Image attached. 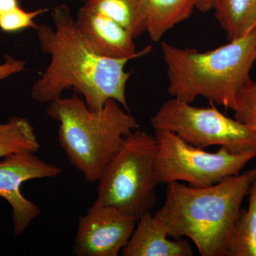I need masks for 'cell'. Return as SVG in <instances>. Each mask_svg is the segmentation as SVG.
I'll return each mask as SVG.
<instances>
[{
  "mask_svg": "<svg viewBox=\"0 0 256 256\" xmlns=\"http://www.w3.org/2000/svg\"><path fill=\"white\" fill-rule=\"evenodd\" d=\"M256 176V166L207 188L166 184L164 204L154 214L170 238L186 237L202 256H225L236 222Z\"/></svg>",
  "mask_w": 256,
  "mask_h": 256,
  "instance_id": "cell-2",
  "label": "cell"
},
{
  "mask_svg": "<svg viewBox=\"0 0 256 256\" xmlns=\"http://www.w3.org/2000/svg\"><path fill=\"white\" fill-rule=\"evenodd\" d=\"M214 10L228 42L242 38L256 28V0H217Z\"/></svg>",
  "mask_w": 256,
  "mask_h": 256,
  "instance_id": "cell-13",
  "label": "cell"
},
{
  "mask_svg": "<svg viewBox=\"0 0 256 256\" xmlns=\"http://www.w3.org/2000/svg\"><path fill=\"white\" fill-rule=\"evenodd\" d=\"M52 16L53 26L42 24L35 30L40 48L50 60L32 86L34 100L50 104L73 88L92 110H100L109 100L128 110L126 87L130 73L124 68L130 60L102 56L90 50L66 5L57 6Z\"/></svg>",
  "mask_w": 256,
  "mask_h": 256,
  "instance_id": "cell-1",
  "label": "cell"
},
{
  "mask_svg": "<svg viewBox=\"0 0 256 256\" xmlns=\"http://www.w3.org/2000/svg\"><path fill=\"white\" fill-rule=\"evenodd\" d=\"M85 5L110 18L134 38L146 32V18L140 0H87Z\"/></svg>",
  "mask_w": 256,
  "mask_h": 256,
  "instance_id": "cell-14",
  "label": "cell"
},
{
  "mask_svg": "<svg viewBox=\"0 0 256 256\" xmlns=\"http://www.w3.org/2000/svg\"><path fill=\"white\" fill-rule=\"evenodd\" d=\"M154 136L158 144L154 162L158 184L185 182L194 188H207L240 174L256 158L252 152H232L224 146L216 152H208L170 131L154 130Z\"/></svg>",
  "mask_w": 256,
  "mask_h": 256,
  "instance_id": "cell-6",
  "label": "cell"
},
{
  "mask_svg": "<svg viewBox=\"0 0 256 256\" xmlns=\"http://www.w3.org/2000/svg\"><path fill=\"white\" fill-rule=\"evenodd\" d=\"M197 108L178 98L166 101L150 122L154 130L176 133L192 146H220L232 152L256 154V131L222 114L214 105Z\"/></svg>",
  "mask_w": 256,
  "mask_h": 256,
  "instance_id": "cell-7",
  "label": "cell"
},
{
  "mask_svg": "<svg viewBox=\"0 0 256 256\" xmlns=\"http://www.w3.org/2000/svg\"><path fill=\"white\" fill-rule=\"evenodd\" d=\"M24 62L6 56L4 63L0 64V82L12 75L20 73L25 69Z\"/></svg>",
  "mask_w": 256,
  "mask_h": 256,
  "instance_id": "cell-19",
  "label": "cell"
},
{
  "mask_svg": "<svg viewBox=\"0 0 256 256\" xmlns=\"http://www.w3.org/2000/svg\"><path fill=\"white\" fill-rule=\"evenodd\" d=\"M234 118L256 131V82L250 79L238 92Z\"/></svg>",
  "mask_w": 256,
  "mask_h": 256,
  "instance_id": "cell-17",
  "label": "cell"
},
{
  "mask_svg": "<svg viewBox=\"0 0 256 256\" xmlns=\"http://www.w3.org/2000/svg\"><path fill=\"white\" fill-rule=\"evenodd\" d=\"M156 136L136 129L124 138L98 180L97 201L136 220L151 212L156 202Z\"/></svg>",
  "mask_w": 256,
  "mask_h": 256,
  "instance_id": "cell-5",
  "label": "cell"
},
{
  "mask_svg": "<svg viewBox=\"0 0 256 256\" xmlns=\"http://www.w3.org/2000/svg\"><path fill=\"white\" fill-rule=\"evenodd\" d=\"M164 226L151 212L141 216L121 252L122 256H192L191 244L184 239L170 238Z\"/></svg>",
  "mask_w": 256,
  "mask_h": 256,
  "instance_id": "cell-11",
  "label": "cell"
},
{
  "mask_svg": "<svg viewBox=\"0 0 256 256\" xmlns=\"http://www.w3.org/2000/svg\"><path fill=\"white\" fill-rule=\"evenodd\" d=\"M137 220L96 200L78 218L72 252L77 256H118L129 242Z\"/></svg>",
  "mask_w": 256,
  "mask_h": 256,
  "instance_id": "cell-8",
  "label": "cell"
},
{
  "mask_svg": "<svg viewBox=\"0 0 256 256\" xmlns=\"http://www.w3.org/2000/svg\"><path fill=\"white\" fill-rule=\"evenodd\" d=\"M20 6L18 0H0V15Z\"/></svg>",
  "mask_w": 256,
  "mask_h": 256,
  "instance_id": "cell-20",
  "label": "cell"
},
{
  "mask_svg": "<svg viewBox=\"0 0 256 256\" xmlns=\"http://www.w3.org/2000/svg\"><path fill=\"white\" fill-rule=\"evenodd\" d=\"M248 206L240 210L225 256H256V176L248 192Z\"/></svg>",
  "mask_w": 256,
  "mask_h": 256,
  "instance_id": "cell-15",
  "label": "cell"
},
{
  "mask_svg": "<svg viewBox=\"0 0 256 256\" xmlns=\"http://www.w3.org/2000/svg\"><path fill=\"white\" fill-rule=\"evenodd\" d=\"M40 148L34 128L28 119L14 116L0 124V159L18 153H36Z\"/></svg>",
  "mask_w": 256,
  "mask_h": 256,
  "instance_id": "cell-16",
  "label": "cell"
},
{
  "mask_svg": "<svg viewBox=\"0 0 256 256\" xmlns=\"http://www.w3.org/2000/svg\"><path fill=\"white\" fill-rule=\"evenodd\" d=\"M48 11L47 9H40L35 11H25L18 6L11 11L0 15V30L5 33H16L28 28L36 30L38 24L34 20L40 14Z\"/></svg>",
  "mask_w": 256,
  "mask_h": 256,
  "instance_id": "cell-18",
  "label": "cell"
},
{
  "mask_svg": "<svg viewBox=\"0 0 256 256\" xmlns=\"http://www.w3.org/2000/svg\"><path fill=\"white\" fill-rule=\"evenodd\" d=\"M75 24L86 44L102 56L131 60L148 54L152 50L146 46L138 52L134 38L124 28L85 4L78 10Z\"/></svg>",
  "mask_w": 256,
  "mask_h": 256,
  "instance_id": "cell-10",
  "label": "cell"
},
{
  "mask_svg": "<svg viewBox=\"0 0 256 256\" xmlns=\"http://www.w3.org/2000/svg\"><path fill=\"white\" fill-rule=\"evenodd\" d=\"M60 173V168L44 161L35 153H18L0 160V196L12 207L16 236L41 213L36 204L23 196L20 188L22 184L36 178H56Z\"/></svg>",
  "mask_w": 256,
  "mask_h": 256,
  "instance_id": "cell-9",
  "label": "cell"
},
{
  "mask_svg": "<svg viewBox=\"0 0 256 256\" xmlns=\"http://www.w3.org/2000/svg\"><path fill=\"white\" fill-rule=\"evenodd\" d=\"M46 112L60 122L58 142L70 164L87 181H98L124 138L139 124L118 102L109 100L99 110L89 108L76 94L52 100Z\"/></svg>",
  "mask_w": 256,
  "mask_h": 256,
  "instance_id": "cell-4",
  "label": "cell"
},
{
  "mask_svg": "<svg viewBox=\"0 0 256 256\" xmlns=\"http://www.w3.org/2000/svg\"><path fill=\"white\" fill-rule=\"evenodd\" d=\"M255 55H256V53H255Z\"/></svg>",
  "mask_w": 256,
  "mask_h": 256,
  "instance_id": "cell-22",
  "label": "cell"
},
{
  "mask_svg": "<svg viewBox=\"0 0 256 256\" xmlns=\"http://www.w3.org/2000/svg\"><path fill=\"white\" fill-rule=\"evenodd\" d=\"M146 18V32L158 42L175 25L188 20L196 0H140Z\"/></svg>",
  "mask_w": 256,
  "mask_h": 256,
  "instance_id": "cell-12",
  "label": "cell"
},
{
  "mask_svg": "<svg viewBox=\"0 0 256 256\" xmlns=\"http://www.w3.org/2000/svg\"><path fill=\"white\" fill-rule=\"evenodd\" d=\"M169 95L192 104L198 96L234 110L240 88L250 80L256 60V28L245 36L208 50L161 43Z\"/></svg>",
  "mask_w": 256,
  "mask_h": 256,
  "instance_id": "cell-3",
  "label": "cell"
},
{
  "mask_svg": "<svg viewBox=\"0 0 256 256\" xmlns=\"http://www.w3.org/2000/svg\"><path fill=\"white\" fill-rule=\"evenodd\" d=\"M217 0H196V8L203 12L214 9Z\"/></svg>",
  "mask_w": 256,
  "mask_h": 256,
  "instance_id": "cell-21",
  "label": "cell"
}]
</instances>
